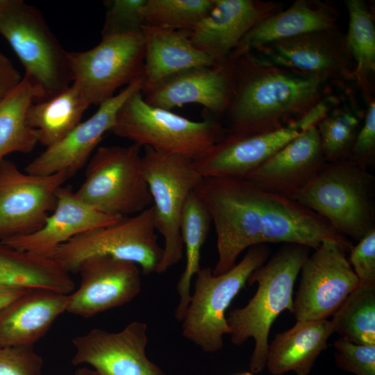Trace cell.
Instances as JSON below:
<instances>
[{"instance_id":"6da1fadb","label":"cell","mask_w":375,"mask_h":375,"mask_svg":"<svg viewBox=\"0 0 375 375\" xmlns=\"http://www.w3.org/2000/svg\"><path fill=\"white\" fill-rule=\"evenodd\" d=\"M233 60V88L224 114L228 133H267L286 126L322 99L328 80L294 73L251 53Z\"/></svg>"},{"instance_id":"7a4b0ae2","label":"cell","mask_w":375,"mask_h":375,"mask_svg":"<svg viewBox=\"0 0 375 375\" xmlns=\"http://www.w3.org/2000/svg\"><path fill=\"white\" fill-rule=\"evenodd\" d=\"M310 249L295 244L282 246L249 276V285L258 283L253 297L244 307L230 311L226 317L233 344L242 345L249 338L254 340L249 363L253 374L265 368L273 323L285 310L292 312L294 285Z\"/></svg>"},{"instance_id":"3957f363","label":"cell","mask_w":375,"mask_h":375,"mask_svg":"<svg viewBox=\"0 0 375 375\" xmlns=\"http://www.w3.org/2000/svg\"><path fill=\"white\" fill-rule=\"evenodd\" d=\"M373 175L347 158L325 162L289 198L324 218L339 233L358 241L375 228Z\"/></svg>"},{"instance_id":"277c9868","label":"cell","mask_w":375,"mask_h":375,"mask_svg":"<svg viewBox=\"0 0 375 375\" xmlns=\"http://www.w3.org/2000/svg\"><path fill=\"white\" fill-rule=\"evenodd\" d=\"M110 131L158 153L182 155L194 160L203 156L226 133L221 122L210 115L196 122L148 104L141 90L124 103Z\"/></svg>"},{"instance_id":"5b68a950","label":"cell","mask_w":375,"mask_h":375,"mask_svg":"<svg viewBox=\"0 0 375 375\" xmlns=\"http://www.w3.org/2000/svg\"><path fill=\"white\" fill-rule=\"evenodd\" d=\"M194 191L215 229L212 274L218 276L233 268L244 249L260 244L262 190L245 178L211 176L203 177Z\"/></svg>"},{"instance_id":"8992f818","label":"cell","mask_w":375,"mask_h":375,"mask_svg":"<svg viewBox=\"0 0 375 375\" xmlns=\"http://www.w3.org/2000/svg\"><path fill=\"white\" fill-rule=\"evenodd\" d=\"M269 251L267 244L252 246L240 262L218 276L210 267L200 268L181 321L182 334L187 340L206 353L223 348L224 335L231 334L226 311L251 273L267 261Z\"/></svg>"},{"instance_id":"52a82bcc","label":"cell","mask_w":375,"mask_h":375,"mask_svg":"<svg viewBox=\"0 0 375 375\" xmlns=\"http://www.w3.org/2000/svg\"><path fill=\"white\" fill-rule=\"evenodd\" d=\"M142 148L135 144L98 147L89 160L76 195L100 212L122 217L151 207Z\"/></svg>"},{"instance_id":"ba28073f","label":"cell","mask_w":375,"mask_h":375,"mask_svg":"<svg viewBox=\"0 0 375 375\" xmlns=\"http://www.w3.org/2000/svg\"><path fill=\"white\" fill-rule=\"evenodd\" d=\"M0 35L20 60L24 76L42 90L43 100L72 83L67 51L38 8L22 0H6L0 9Z\"/></svg>"},{"instance_id":"9c48e42d","label":"cell","mask_w":375,"mask_h":375,"mask_svg":"<svg viewBox=\"0 0 375 375\" xmlns=\"http://www.w3.org/2000/svg\"><path fill=\"white\" fill-rule=\"evenodd\" d=\"M95 255L133 262L145 275L158 273L163 248L158 243L153 206L79 235L57 247L46 257L69 274L77 272L83 260Z\"/></svg>"},{"instance_id":"30bf717a","label":"cell","mask_w":375,"mask_h":375,"mask_svg":"<svg viewBox=\"0 0 375 375\" xmlns=\"http://www.w3.org/2000/svg\"><path fill=\"white\" fill-rule=\"evenodd\" d=\"M142 164L152 198L156 229L164 240L163 256L158 271L161 274L183 256L180 233L183 210L203 176L191 158L162 154L149 147H144Z\"/></svg>"},{"instance_id":"8fae6325","label":"cell","mask_w":375,"mask_h":375,"mask_svg":"<svg viewBox=\"0 0 375 375\" xmlns=\"http://www.w3.org/2000/svg\"><path fill=\"white\" fill-rule=\"evenodd\" d=\"M145 42L142 31L103 36L85 51H67L72 83L81 88L90 105L111 98L122 86L144 76Z\"/></svg>"},{"instance_id":"7c38bea8","label":"cell","mask_w":375,"mask_h":375,"mask_svg":"<svg viewBox=\"0 0 375 375\" xmlns=\"http://www.w3.org/2000/svg\"><path fill=\"white\" fill-rule=\"evenodd\" d=\"M335 241L325 240L302 265L292 313L297 321L327 319L360 281Z\"/></svg>"},{"instance_id":"4fadbf2b","label":"cell","mask_w":375,"mask_h":375,"mask_svg":"<svg viewBox=\"0 0 375 375\" xmlns=\"http://www.w3.org/2000/svg\"><path fill=\"white\" fill-rule=\"evenodd\" d=\"M66 172L35 176L4 159L0 163V242L39 230L56 204Z\"/></svg>"},{"instance_id":"5bb4252c","label":"cell","mask_w":375,"mask_h":375,"mask_svg":"<svg viewBox=\"0 0 375 375\" xmlns=\"http://www.w3.org/2000/svg\"><path fill=\"white\" fill-rule=\"evenodd\" d=\"M147 325L133 321L122 331L93 328L72 339V363L87 365L101 375H167L147 356Z\"/></svg>"},{"instance_id":"9a60e30c","label":"cell","mask_w":375,"mask_h":375,"mask_svg":"<svg viewBox=\"0 0 375 375\" xmlns=\"http://www.w3.org/2000/svg\"><path fill=\"white\" fill-rule=\"evenodd\" d=\"M258 57L294 73L354 78L355 65L345 37L337 28L277 40L256 50Z\"/></svg>"},{"instance_id":"2e32d148","label":"cell","mask_w":375,"mask_h":375,"mask_svg":"<svg viewBox=\"0 0 375 375\" xmlns=\"http://www.w3.org/2000/svg\"><path fill=\"white\" fill-rule=\"evenodd\" d=\"M81 282L70 294L67 312L90 318L131 302L141 291V271L136 264L110 256L95 255L78 268Z\"/></svg>"},{"instance_id":"e0dca14e","label":"cell","mask_w":375,"mask_h":375,"mask_svg":"<svg viewBox=\"0 0 375 375\" xmlns=\"http://www.w3.org/2000/svg\"><path fill=\"white\" fill-rule=\"evenodd\" d=\"M144 80L143 76L101 103L92 116L29 162L25 172L35 176L59 172L74 175L91 158L105 133L110 131L124 103L136 91H142Z\"/></svg>"},{"instance_id":"ac0fdd59","label":"cell","mask_w":375,"mask_h":375,"mask_svg":"<svg viewBox=\"0 0 375 375\" xmlns=\"http://www.w3.org/2000/svg\"><path fill=\"white\" fill-rule=\"evenodd\" d=\"M234 81V60L191 67L168 76L142 93L149 105L172 110L188 103L203 106L217 119L225 114Z\"/></svg>"},{"instance_id":"d6986e66","label":"cell","mask_w":375,"mask_h":375,"mask_svg":"<svg viewBox=\"0 0 375 375\" xmlns=\"http://www.w3.org/2000/svg\"><path fill=\"white\" fill-rule=\"evenodd\" d=\"M298 119L267 133L226 135L203 156L195 160L203 177L244 178L301 131Z\"/></svg>"},{"instance_id":"ffe728a7","label":"cell","mask_w":375,"mask_h":375,"mask_svg":"<svg viewBox=\"0 0 375 375\" xmlns=\"http://www.w3.org/2000/svg\"><path fill=\"white\" fill-rule=\"evenodd\" d=\"M213 1L211 10L187 31L194 47L216 63L226 60L253 26L281 10L272 1Z\"/></svg>"},{"instance_id":"44dd1931","label":"cell","mask_w":375,"mask_h":375,"mask_svg":"<svg viewBox=\"0 0 375 375\" xmlns=\"http://www.w3.org/2000/svg\"><path fill=\"white\" fill-rule=\"evenodd\" d=\"M328 240L345 252L353 246L315 212L288 197L262 190L260 244L283 242L316 249Z\"/></svg>"},{"instance_id":"7402d4cb","label":"cell","mask_w":375,"mask_h":375,"mask_svg":"<svg viewBox=\"0 0 375 375\" xmlns=\"http://www.w3.org/2000/svg\"><path fill=\"white\" fill-rule=\"evenodd\" d=\"M122 217L97 210L81 199L71 187L62 185L57 191L52 213L39 230L1 242L20 251L46 256L71 239L112 224Z\"/></svg>"},{"instance_id":"603a6c76","label":"cell","mask_w":375,"mask_h":375,"mask_svg":"<svg viewBox=\"0 0 375 375\" xmlns=\"http://www.w3.org/2000/svg\"><path fill=\"white\" fill-rule=\"evenodd\" d=\"M316 126L301 131L244 178L258 188L290 197L324 164Z\"/></svg>"},{"instance_id":"cb8c5ba5","label":"cell","mask_w":375,"mask_h":375,"mask_svg":"<svg viewBox=\"0 0 375 375\" xmlns=\"http://www.w3.org/2000/svg\"><path fill=\"white\" fill-rule=\"evenodd\" d=\"M70 294L29 289L0 311V348L33 347L67 311Z\"/></svg>"},{"instance_id":"d4e9b609","label":"cell","mask_w":375,"mask_h":375,"mask_svg":"<svg viewBox=\"0 0 375 375\" xmlns=\"http://www.w3.org/2000/svg\"><path fill=\"white\" fill-rule=\"evenodd\" d=\"M338 16L329 5L297 0L253 26L228 56L236 59L271 42L321 30L336 28Z\"/></svg>"},{"instance_id":"484cf974","label":"cell","mask_w":375,"mask_h":375,"mask_svg":"<svg viewBox=\"0 0 375 375\" xmlns=\"http://www.w3.org/2000/svg\"><path fill=\"white\" fill-rule=\"evenodd\" d=\"M142 31L145 42L144 80L142 93L176 73L194 67L211 66L216 63L194 47L187 31L145 24Z\"/></svg>"},{"instance_id":"4316f807","label":"cell","mask_w":375,"mask_h":375,"mask_svg":"<svg viewBox=\"0 0 375 375\" xmlns=\"http://www.w3.org/2000/svg\"><path fill=\"white\" fill-rule=\"evenodd\" d=\"M333 333L327 319L297 321L291 328L276 334L269 344L265 368L272 375L290 372L308 375Z\"/></svg>"},{"instance_id":"83f0119b","label":"cell","mask_w":375,"mask_h":375,"mask_svg":"<svg viewBox=\"0 0 375 375\" xmlns=\"http://www.w3.org/2000/svg\"><path fill=\"white\" fill-rule=\"evenodd\" d=\"M80 87L72 83L54 96L33 103L26 115L38 135L39 143L49 147L69 134L90 106Z\"/></svg>"},{"instance_id":"f1b7e54d","label":"cell","mask_w":375,"mask_h":375,"mask_svg":"<svg viewBox=\"0 0 375 375\" xmlns=\"http://www.w3.org/2000/svg\"><path fill=\"white\" fill-rule=\"evenodd\" d=\"M0 285L66 293L72 278L53 260L0 242Z\"/></svg>"},{"instance_id":"f546056e","label":"cell","mask_w":375,"mask_h":375,"mask_svg":"<svg viewBox=\"0 0 375 375\" xmlns=\"http://www.w3.org/2000/svg\"><path fill=\"white\" fill-rule=\"evenodd\" d=\"M44 94L26 76L0 102V163L12 153H28L39 143L37 131L27 122L29 107L42 101Z\"/></svg>"},{"instance_id":"4dcf8cb0","label":"cell","mask_w":375,"mask_h":375,"mask_svg":"<svg viewBox=\"0 0 375 375\" xmlns=\"http://www.w3.org/2000/svg\"><path fill=\"white\" fill-rule=\"evenodd\" d=\"M212 222L205 206L195 191L188 197L184 206L180 233L185 251V266L176 286L179 302L175 310L176 319L181 322L189 305L191 283L200 269L201 251L204 244Z\"/></svg>"},{"instance_id":"1f68e13d","label":"cell","mask_w":375,"mask_h":375,"mask_svg":"<svg viewBox=\"0 0 375 375\" xmlns=\"http://www.w3.org/2000/svg\"><path fill=\"white\" fill-rule=\"evenodd\" d=\"M349 15L347 45L355 65L354 78L368 94V78L375 71V26L372 12L362 0L344 1Z\"/></svg>"},{"instance_id":"d6a6232c","label":"cell","mask_w":375,"mask_h":375,"mask_svg":"<svg viewBox=\"0 0 375 375\" xmlns=\"http://www.w3.org/2000/svg\"><path fill=\"white\" fill-rule=\"evenodd\" d=\"M334 333L359 344H375V283H359L333 314Z\"/></svg>"},{"instance_id":"836d02e7","label":"cell","mask_w":375,"mask_h":375,"mask_svg":"<svg viewBox=\"0 0 375 375\" xmlns=\"http://www.w3.org/2000/svg\"><path fill=\"white\" fill-rule=\"evenodd\" d=\"M213 0H146L141 8L145 24L190 30L213 6Z\"/></svg>"},{"instance_id":"e575fe53","label":"cell","mask_w":375,"mask_h":375,"mask_svg":"<svg viewBox=\"0 0 375 375\" xmlns=\"http://www.w3.org/2000/svg\"><path fill=\"white\" fill-rule=\"evenodd\" d=\"M360 119L349 109H337L327 113L316 125L326 162L349 157L358 131Z\"/></svg>"},{"instance_id":"d590c367","label":"cell","mask_w":375,"mask_h":375,"mask_svg":"<svg viewBox=\"0 0 375 375\" xmlns=\"http://www.w3.org/2000/svg\"><path fill=\"white\" fill-rule=\"evenodd\" d=\"M146 0L104 1L103 36L141 31L145 25L141 8Z\"/></svg>"},{"instance_id":"8d00e7d4","label":"cell","mask_w":375,"mask_h":375,"mask_svg":"<svg viewBox=\"0 0 375 375\" xmlns=\"http://www.w3.org/2000/svg\"><path fill=\"white\" fill-rule=\"evenodd\" d=\"M333 347L338 367L355 375H375V344H356L340 337Z\"/></svg>"},{"instance_id":"74e56055","label":"cell","mask_w":375,"mask_h":375,"mask_svg":"<svg viewBox=\"0 0 375 375\" xmlns=\"http://www.w3.org/2000/svg\"><path fill=\"white\" fill-rule=\"evenodd\" d=\"M43 363L33 347L0 348V375H42Z\"/></svg>"},{"instance_id":"f35d334b","label":"cell","mask_w":375,"mask_h":375,"mask_svg":"<svg viewBox=\"0 0 375 375\" xmlns=\"http://www.w3.org/2000/svg\"><path fill=\"white\" fill-rule=\"evenodd\" d=\"M348 259L360 283H375V228L352 246Z\"/></svg>"},{"instance_id":"ab89813d","label":"cell","mask_w":375,"mask_h":375,"mask_svg":"<svg viewBox=\"0 0 375 375\" xmlns=\"http://www.w3.org/2000/svg\"><path fill=\"white\" fill-rule=\"evenodd\" d=\"M375 152V103L369 104L363 124L358 130L352 145L349 158L367 168L374 158Z\"/></svg>"},{"instance_id":"60d3db41","label":"cell","mask_w":375,"mask_h":375,"mask_svg":"<svg viewBox=\"0 0 375 375\" xmlns=\"http://www.w3.org/2000/svg\"><path fill=\"white\" fill-rule=\"evenodd\" d=\"M22 78L11 60L0 51V102L19 84Z\"/></svg>"},{"instance_id":"b9f144b4","label":"cell","mask_w":375,"mask_h":375,"mask_svg":"<svg viewBox=\"0 0 375 375\" xmlns=\"http://www.w3.org/2000/svg\"><path fill=\"white\" fill-rule=\"evenodd\" d=\"M28 290L17 286L0 285V311Z\"/></svg>"},{"instance_id":"7bdbcfd3","label":"cell","mask_w":375,"mask_h":375,"mask_svg":"<svg viewBox=\"0 0 375 375\" xmlns=\"http://www.w3.org/2000/svg\"><path fill=\"white\" fill-rule=\"evenodd\" d=\"M73 375H101L94 369H90L88 367H82L78 368L74 372Z\"/></svg>"},{"instance_id":"ee69618b","label":"cell","mask_w":375,"mask_h":375,"mask_svg":"<svg viewBox=\"0 0 375 375\" xmlns=\"http://www.w3.org/2000/svg\"><path fill=\"white\" fill-rule=\"evenodd\" d=\"M253 374L249 371V372H241L240 374H237L235 375H253Z\"/></svg>"},{"instance_id":"f6af8a7d","label":"cell","mask_w":375,"mask_h":375,"mask_svg":"<svg viewBox=\"0 0 375 375\" xmlns=\"http://www.w3.org/2000/svg\"><path fill=\"white\" fill-rule=\"evenodd\" d=\"M6 0H0V9L4 5Z\"/></svg>"}]
</instances>
